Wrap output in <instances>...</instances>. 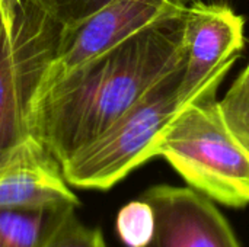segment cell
Here are the masks:
<instances>
[{
    "mask_svg": "<svg viewBox=\"0 0 249 247\" xmlns=\"http://www.w3.org/2000/svg\"><path fill=\"white\" fill-rule=\"evenodd\" d=\"M184 19H163L48 80L34 106L32 137L61 165L96 140L184 63Z\"/></svg>",
    "mask_w": 249,
    "mask_h": 247,
    "instance_id": "obj_1",
    "label": "cell"
},
{
    "mask_svg": "<svg viewBox=\"0 0 249 247\" xmlns=\"http://www.w3.org/2000/svg\"><path fill=\"white\" fill-rule=\"evenodd\" d=\"M236 60L220 67L182 102L158 141L162 156L190 188L219 204L249 205V147L228 124L217 92Z\"/></svg>",
    "mask_w": 249,
    "mask_h": 247,
    "instance_id": "obj_2",
    "label": "cell"
},
{
    "mask_svg": "<svg viewBox=\"0 0 249 247\" xmlns=\"http://www.w3.org/2000/svg\"><path fill=\"white\" fill-rule=\"evenodd\" d=\"M63 32L32 0H0V162L32 137L34 106Z\"/></svg>",
    "mask_w": 249,
    "mask_h": 247,
    "instance_id": "obj_3",
    "label": "cell"
},
{
    "mask_svg": "<svg viewBox=\"0 0 249 247\" xmlns=\"http://www.w3.org/2000/svg\"><path fill=\"white\" fill-rule=\"evenodd\" d=\"M184 63L150 87L105 132L61 165L71 188L108 191L158 156L159 137L181 105Z\"/></svg>",
    "mask_w": 249,
    "mask_h": 247,
    "instance_id": "obj_4",
    "label": "cell"
},
{
    "mask_svg": "<svg viewBox=\"0 0 249 247\" xmlns=\"http://www.w3.org/2000/svg\"><path fill=\"white\" fill-rule=\"evenodd\" d=\"M194 1L109 0L101 10L82 23L64 29L57 58L45 83L152 25L185 13Z\"/></svg>",
    "mask_w": 249,
    "mask_h": 247,
    "instance_id": "obj_5",
    "label": "cell"
},
{
    "mask_svg": "<svg viewBox=\"0 0 249 247\" xmlns=\"http://www.w3.org/2000/svg\"><path fill=\"white\" fill-rule=\"evenodd\" d=\"M140 198L155 215L153 234L143 247H241L213 201L193 188L156 185Z\"/></svg>",
    "mask_w": 249,
    "mask_h": 247,
    "instance_id": "obj_6",
    "label": "cell"
},
{
    "mask_svg": "<svg viewBox=\"0 0 249 247\" xmlns=\"http://www.w3.org/2000/svg\"><path fill=\"white\" fill-rule=\"evenodd\" d=\"M245 17L223 3L196 0L185 12V63L181 103L190 99L220 67L236 60L244 48Z\"/></svg>",
    "mask_w": 249,
    "mask_h": 247,
    "instance_id": "obj_7",
    "label": "cell"
},
{
    "mask_svg": "<svg viewBox=\"0 0 249 247\" xmlns=\"http://www.w3.org/2000/svg\"><path fill=\"white\" fill-rule=\"evenodd\" d=\"M61 163L34 137L0 162V210L77 208Z\"/></svg>",
    "mask_w": 249,
    "mask_h": 247,
    "instance_id": "obj_8",
    "label": "cell"
},
{
    "mask_svg": "<svg viewBox=\"0 0 249 247\" xmlns=\"http://www.w3.org/2000/svg\"><path fill=\"white\" fill-rule=\"evenodd\" d=\"M76 208L0 210V247H42Z\"/></svg>",
    "mask_w": 249,
    "mask_h": 247,
    "instance_id": "obj_9",
    "label": "cell"
},
{
    "mask_svg": "<svg viewBox=\"0 0 249 247\" xmlns=\"http://www.w3.org/2000/svg\"><path fill=\"white\" fill-rule=\"evenodd\" d=\"M153 229V210L143 198L125 204L117 215L115 230L120 240L127 247L144 246L150 240Z\"/></svg>",
    "mask_w": 249,
    "mask_h": 247,
    "instance_id": "obj_10",
    "label": "cell"
},
{
    "mask_svg": "<svg viewBox=\"0 0 249 247\" xmlns=\"http://www.w3.org/2000/svg\"><path fill=\"white\" fill-rule=\"evenodd\" d=\"M220 105L233 132L249 147V64L220 99Z\"/></svg>",
    "mask_w": 249,
    "mask_h": 247,
    "instance_id": "obj_11",
    "label": "cell"
},
{
    "mask_svg": "<svg viewBox=\"0 0 249 247\" xmlns=\"http://www.w3.org/2000/svg\"><path fill=\"white\" fill-rule=\"evenodd\" d=\"M42 247H107V243L99 229L83 224L73 211Z\"/></svg>",
    "mask_w": 249,
    "mask_h": 247,
    "instance_id": "obj_12",
    "label": "cell"
},
{
    "mask_svg": "<svg viewBox=\"0 0 249 247\" xmlns=\"http://www.w3.org/2000/svg\"><path fill=\"white\" fill-rule=\"evenodd\" d=\"M48 16H51L61 26L73 28L98 10H101L109 0H32Z\"/></svg>",
    "mask_w": 249,
    "mask_h": 247,
    "instance_id": "obj_13",
    "label": "cell"
}]
</instances>
